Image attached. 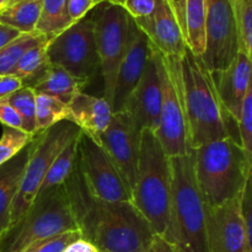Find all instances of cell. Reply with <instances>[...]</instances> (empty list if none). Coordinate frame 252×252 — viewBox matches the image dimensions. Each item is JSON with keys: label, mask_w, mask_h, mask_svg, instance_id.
Listing matches in <instances>:
<instances>
[{"label": "cell", "mask_w": 252, "mask_h": 252, "mask_svg": "<svg viewBox=\"0 0 252 252\" xmlns=\"http://www.w3.org/2000/svg\"><path fill=\"white\" fill-rule=\"evenodd\" d=\"M231 1H233V4H235V2L238 1V0H231Z\"/></svg>", "instance_id": "45"}, {"label": "cell", "mask_w": 252, "mask_h": 252, "mask_svg": "<svg viewBox=\"0 0 252 252\" xmlns=\"http://www.w3.org/2000/svg\"><path fill=\"white\" fill-rule=\"evenodd\" d=\"M172 175L171 204L166 239L177 252H209L206 202L194 174L193 150L170 158Z\"/></svg>", "instance_id": "2"}, {"label": "cell", "mask_w": 252, "mask_h": 252, "mask_svg": "<svg viewBox=\"0 0 252 252\" xmlns=\"http://www.w3.org/2000/svg\"><path fill=\"white\" fill-rule=\"evenodd\" d=\"M155 49L161 83V107L155 135L167 157H182L189 154L192 149L185 106L181 58L164 56L159 49Z\"/></svg>", "instance_id": "7"}, {"label": "cell", "mask_w": 252, "mask_h": 252, "mask_svg": "<svg viewBox=\"0 0 252 252\" xmlns=\"http://www.w3.org/2000/svg\"><path fill=\"white\" fill-rule=\"evenodd\" d=\"M181 73L191 149L223 138L238 139L231 127L238 125L221 107L211 73L189 48L181 58Z\"/></svg>", "instance_id": "3"}, {"label": "cell", "mask_w": 252, "mask_h": 252, "mask_svg": "<svg viewBox=\"0 0 252 252\" xmlns=\"http://www.w3.org/2000/svg\"><path fill=\"white\" fill-rule=\"evenodd\" d=\"M106 2H110V4H115V5H121V6H123V4H125L126 0H105Z\"/></svg>", "instance_id": "44"}, {"label": "cell", "mask_w": 252, "mask_h": 252, "mask_svg": "<svg viewBox=\"0 0 252 252\" xmlns=\"http://www.w3.org/2000/svg\"><path fill=\"white\" fill-rule=\"evenodd\" d=\"M43 0H14L0 11V22L20 33H33L41 15Z\"/></svg>", "instance_id": "24"}, {"label": "cell", "mask_w": 252, "mask_h": 252, "mask_svg": "<svg viewBox=\"0 0 252 252\" xmlns=\"http://www.w3.org/2000/svg\"><path fill=\"white\" fill-rule=\"evenodd\" d=\"M78 166L89 193L102 202H132V191L103 148L81 133Z\"/></svg>", "instance_id": "11"}, {"label": "cell", "mask_w": 252, "mask_h": 252, "mask_svg": "<svg viewBox=\"0 0 252 252\" xmlns=\"http://www.w3.org/2000/svg\"><path fill=\"white\" fill-rule=\"evenodd\" d=\"M69 122L74 123L83 134L100 144V138L112 120V108L103 97L80 93L69 103Z\"/></svg>", "instance_id": "19"}, {"label": "cell", "mask_w": 252, "mask_h": 252, "mask_svg": "<svg viewBox=\"0 0 252 252\" xmlns=\"http://www.w3.org/2000/svg\"><path fill=\"white\" fill-rule=\"evenodd\" d=\"M64 185L84 240L98 252H148L157 234L132 202L94 198L78 164Z\"/></svg>", "instance_id": "1"}, {"label": "cell", "mask_w": 252, "mask_h": 252, "mask_svg": "<svg viewBox=\"0 0 252 252\" xmlns=\"http://www.w3.org/2000/svg\"><path fill=\"white\" fill-rule=\"evenodd\" d=\"M73 25L69 16L66 0H43L41 15L34 32L51 41Z\"/></svg>", "instance_id": "26"}, {"label": "cell", "mask_w": 252, "mask_h": 252, "mask_svg": "<svg viewBox=\"0 0 252 252\" xmlns=\"http://www.w3.org/2000/svg\"><path fill=\"white\" fill-rule=\"evenodd\" d=\"M81 134V133H80ZM79 138H74L63 150L58 154V157L52 162L51 167L47 171L42 182L37 196L49 191V189L58 187L65 184L66 180L70 177L71 172L74 171L78 162V149H79Z\"/></svg>", "instance_id": "25"}, {"label": "cell", "mask_w": 252, "mask_h": 252, "mask_svg": "<svg viewBox=\"0 0 252 252\" xmlns=\"http://www.w3.org/2000/svg\"><path fill=\"white\" fill-rule=\"evenodd\" d=\"M70 230H80L65 185L34 198L29 211L0 240V252H22L38 240Z\"/></svg>", "instance_id": "6"}, {"label": "cell", "mask_w": 252, "mask_h": 252, "mask_svg": "<svg viewBox=\"0 0 252 252\" xmlns=\"http://www.w3.org/2000/svg\"><path fill=\"white\" fill-rule=\"evenodd\" d=\"M22 88V81L12 75L2 76L0 79V100L7 97L10 94Z\"/></svg>", "instance_id": "38"}, {"label": "cell", "mask_w": 252, "mask_h": 252, "mask_svg": "<svg viewBox=\"0 0 252 252\" xmlns=\"http://www.w3.org/2000/svg\"><path fill=\"white\" fill-rule=\"evenodd\" d=\"M47 43L48 42H42L27 49L10 73V75L22 81V86L32 88L51 66L47 54Z\"/></svg>", "instance_id": "23"}, {"label": "cell", "mask_w": 252, "mask_h": 252, "mask_svg": "<svg viewBox=\"0 0 252 252\" xmlns=\"http://www.w3.org/2000/svg\"><path fill=\"white\" fill-rule=\"evenodd\" d=\"M161 107V83L158 68L157 49L150 43V53L144 74L132 95L125 111L130 116L139 133L144 129L157 130Z\"/></svg>", "instance_id": "15"}, {"label": "cell", "mask_w": 252, "mask_h": 252, "mask_svg": "<svg viewBox=\"0 0 252 252\" xmlns=\"http://www.w3.org/2000/svg\"><path fill=\"white\" fill-rule=\"evenodd\" d=\"M140 134L130 116L122 111L113 113L107 129L100 138V145L120 170L130 191L137 180Z\"/></svg>", "instance_id": "13"}, {"label": "cell", "mask_w": 252, "mask_h": 252, "mask_svg": "<svg viewBox=\"0 0 252 252\" xmlns=\"http://www.w3.org/2000/svg\"><path fill=\"white\" fill-rule=\"evenodd\" d=\"M0 122L4 127L22 130V120L17 111L5 98L0 100Z\"/></svg>", "instance_id": "37"}, {"label": "cell", "mask_w": 252, "mask_h": 252, "mask_svg": "<svg viewBox=\"0 0 252 252\" xmlns=\"http://www.w3.org/2000/svg\"><path fill=\"white\" fill-rule=\"evenodd\" d=\"M33 149L34 139L16 157L0 165V240L10 229L12 203L19 192L25 170Z\"/></svg>", "instance_id": "20"}, {"label": "cell", "mask_w": 252, "mask_h": 252, "mask_svg": "<svg viewBox=\"0 0 252 252\" xmlns=\"http://www.w3.org/2000/svg\"><path fill=\"white\" fill-rule=\"evenodd\" d=\"M80 133L81 130L74 123L63 121L36 135L34 149L30 157L19 192L12 203L10 228L22 218L33 203L54 159L74 138L80 135Z\"/></svg>", "instance_id": "8"}, {"label": "cell", "mask_w": 252, "mask_h": 252, "mask_svg": "<svg viewBox=\"0 0 252 252\" xmlns=\"http://www.w3.org/2000/svg\"><path fill=\"white\" fill-rule=\"evenodd\" d=\"M2 78V76H0V79H1Z\"/></svg>", "instance_id": "46"}, {"label": "cell", "mask_w": 252, "mask_h": 252, "mask_svg": "<svg viewBox=\"0 0 252 252\" xmlns=\"http://www.w3.org/2000/svg\"><path fill=\"white\" fill-rule=\"evenodd\" d=\"M5 100L17 111L22 120V130L29 134L37 135L36 121V93L32 88L22 86L10 94Z\"/></svg>", "instance_id": "28"}, {"label": "cell", "mask_w": 252, "mask_h": 252, "mask_svg": "<svg viewBox=\"0 0 252 252\" xmlns=\"http://www.w3.org/2000/svg\"><path fill=\"white\" fill-rule=\"evenodd\" d=\"M240 209L248 239V252H252V164L245 187L240 194Z\"/></svg>", "instance_id": "34"}, {"label": "cell", "mask_w": 252, "mask_h": 252, "mask_svg": "<svg viewBox=\"0 0 252 252\" xmlns=\"http://www.w3.org/2000/svg\"><path fill=\"white\" fill-rule=\"evenodd\" d=\"M206 217L209 252H248L240 197L218 207L206 204Z\"/></svg>", "instance_id": "14"}, {"label": "cell", "mask_w": 252, "mask_h": 252, "mask_svg": "<svg viewBox=\"0 0 252 252\" xmlns=\"http://www.w3.org/2000/svg\"><path fill=\"white\" fill-rule=\"evenodd\" d=\"M150 53V41L137 26L134 19L130 26L129 43L116 76L111 108L113 113L125 111L127 101L139 84Z\"/></svg>", "instance_id": "16"}, {"label": "cell", "mask_w": 252, "mask_h": 252, "mask_svg": "<svg viewBox=\"0 0 252 252\" xmlns=\"http://www.w3.org/2000/svg\"><path fill=\"white\" fill-rule=\"evenodd\" d=\"M51 64L62 66L84 84L100 70L94 17H84L47 43Z\"/></svg>", "instance_id": "9"}, {"label": "cell", "mask_w": 252, "mask_h": 252, "mask_svg": "<svg viewBox=\"0 0 252 252\" xmlns=\"http://www.w3.org/2000/svg\"><path fill=\"white\" fill-rule=\"evenodd\" d=\"M14 0H0V11H2L4 9H6L9 5H11V2Z\"/></svg>", "instance_id": "43"}, {"label": "cell", "mask_w": 252, "mask_h": 252, "mask_svg": "<svg viewBox=\"0 0 252 252\" xmlns=\"http://www.w3.org/2000/svg\"><path fill=\"white\" fill-rule=\"evenodd\" d=\"M197 185L208 207L240 197L252 157L235 138H223L193 149Z\"/></svg>", "instance_id": "4"}, {"label": "cell", "mask_w": 252, "mask_h": 252, "mask_svg": "<svg viewBox=\"0 0 252 252\" xmlns=\"http://www.w3.org/2000/svg\"><path fill=\"white\" fill-rule=\"evenodd\" d=\"M123 7L133 19H142L154 11L155 0H126Z\"/></svg>", "instance_id": "36"}, {"label": "cell", "mask_w": 252, "mask_h": 252, "mask_svg": "<svg viewBox=\"0 0 252 252\" xmlns=\"http://www.w3.org/2000/svg\"><path fill=\"white\" fill-rule=\"evenodd\" d=\"M69 106L46 94H36L37 133L47 130L63 121H69Z\"/></svg>", "instance_id": "27"}, {"label": "cell", "mask_w": 252, "mask_h": 252, "mask_svg": "<svg viewBox=\"0 0 252 252\" xmlns=\"http://www.w3.org/2000/svg\"><path fill=\"white\" fill-rule=\"evenodd\" d=\"M234 7L238 21L240 52L252 63V0H238Z\"/></svg>", "instance_id": "30"}, {"label": "cell", "mask_w": 252, "mask_h": 252, "mask_svg": "<svg viewBox=\"0 0 252 252\" xmlns=\"http://www.w3.org/2000/svg\"><path fill=\"white\" fill-rule=\"evenodd\" d=\"M20 34L22 33H20L17 30L12 29V27L10 26H6V25L0 22V49L4 48L5 46H7V44H9L10 42L14 41V39H16Z\"/></svg>", "instance_id": "39"}, {"label": "cell", "mask_w": 252, "mask_h": 252, "mask_svg": "<svg viewBox=\"0 0 252 252\" xmlns=\"http://www.w3.org/2000/svg\"><path fill=\"white\" fill-rule=\"evenodd\" d=\"M150 43L164 56L182 58L187 49L181 25L167 0H155L154 11L147 17L134 19Z\"/></svg>", "instance_id": "17"}, {"label": "cell", "mask_w": 252, "mask_h": 252, "mask_svg": "<svg viewBox=\"0 0 252 252\" xmlns=\"http://www.w3.org/2000/svg\"><path fill=\"white\" fill-rule=\"evenodd\" d=\"M85 85L86 84L76 79L62 66L51 64L46 74L32 86V89L36 94H46L69 105L78 94L83 93Z\"/></svg>", "instance_id": "21"}, {"label": "cell", "mask_w": 252, "mask_h": 252, "mask_svg": "<svg viewBox=\"0 0 252 252\" xmlns=\"http://www.w3.org/2000/svg\"><path fill=\"white\" fill-rule=\"evenodd\" d=\"M65 252H98V251L93 244L84 240V239H81V240L76 241V243H74L73 245L69 246V248L65 250Z\"/></svg>", "instance_id": "41"}, {"label": "cell", "mask_w": 252, "mask_h": 252, "mask_svg": "<svg viewBox=\"0 0 252 252\" xmlns=\"http://www.w3.org/2000/svg\"><path fill=\"white\" fill-rule=\"evenodd\" d=\"M238 134L240 144L252 157V75L238 121Z\"/></svg>", "instance_id": "33"}, {"label": "cell", "mask_w": 252, "mask_h": 252, "mask_svg": "<svg viewBox=\"0 0 252 252\" xmlns=\"http://www.w3.org/2000/svg\"><path fill=\"white\" fill-rule=\"evenodd\" d=\"M251 75L252 63L241 52L228 68L211 73L221 107L231 120L235 121L236 125L240 118L241 107L248 94Z\"/></svg>", "instance_id": "18"}, {"label": "cell", "mask_w": 252, "mask_h": 252, "mask_svg": "<svg viewBox=\"0 0 252 252\" xmlns=\"http://www.w3.org/2000/svg\"><path fill=\"white\" fill-rule=\"evenodd\" d=\"M171 5L172 10L175 11L177 20H179L180 25H181L182 32H184V21H185V1L186 0H167Z\"/></svg>", "instance_id": "42"}, {"label": "cell", "mask_w": 252, "mask_h": 252, "mask_svg": "<svg viewBox=\"0 0 252 252\" xmlns=\"http://www.w3.org/2000/svg\"><path fill=\"white\" fill-rule=\"evenodd\" d=\"M42 42H49V38L37 34L36 32L22 33L4 48L0 49V76L10 75L22 54L29 48Z\"/></svg>", "instance_id": "29"}, {"label": "cell", "mask_w": 252, "mask_h": 252, "mask_svg": "<svg viewBox=\"0 0 252 252\" xmlns=\"http://www.w3.org/2000/svg\"><path fill=\"white\" fill-rule=\"evenodd\" d=\"M148 252H177V250L166 239L160 235H155L152 246H150Z\"/></svg>", "instance_id": "40"}, {"label": "cell", "mask_w": 252, "mask_h": 252, "mask_svg": "<svg viewBox=\"0 0 252 252\" xmlns=\"http://www.w3.org/2000/svg\"><path fill=\"white\" fill-rule=\"evenodd\" d=\"M36 135L29 134L21 129L4 127L0 138V165L16 157L21 150L33 142Z\"/></svg>", "instance_id": "31"}, {"label": "cell", "mask_w": 252, "mask_h": 252, "mask_svg": "<svg viewBox=\"0 0 252 252\" xmlns=\"http://www.w3.org/2000/svg\"><path fill=\"white\" fill-rule=\"evenodd\" d=\"M238 21L231 0H207L206 47L199 57L208 71L228 68L238 54Z\"/></svg>", "instance_id": "12"}, {"label": "cell", "mask_w": 252, "mask_h": 252, "mask_svg": "<svg viewBox=\"0 0 252 252\" xmlns=\"http://www.w3.org/2000/svg\"><path fill=\"white\" fill-rule=\"evenodd\" d=\"M171 162L160 145L154 130L140 134L137 180L132 191V203L148 220L157 235L167 229L171 204Z\"/></svg>", "instance_id": "5"}, {"label": "cell", "mask_w": 252, "mask_h": 252, "mask_svg": "<svg viewBox=\"0 0 252 252\" xmlns=\"http://www.w3.org/2000/svg\"><path fill=\"white\" fill-rule=\"evenodd\" d=\"M207 0L185 1L184 36L187 48L197 57H202L206 47Z\"/></svg>", "instance_id": "22"}, {"label": "cell", "mask_w": 252, "mask_h": 252, "mask_svg": "<svg viewBox=\"0 0 252 252\" xmlns=\"http://www.w3.org/2000/svg\"><path fill=\"white\" fill-rule=\"evenodd\" d=\"M106 2L105 0H66L69 16L73 24L86 17L88 12L97 5Z\"/></svg>", "instance_id": "35"}, {"label": "cell", "mask_w": 252, "mask_h": 252, "mask_svg": "<svg viewBox=\"0 0 252 252\" xmlns=\"http://www.w3.org/2000/svg\"><path fill=\"white\" fill-rule=\"evenodd\" d=\"M132 20L125 7L110 2L94 17L96 47L103 78V98L110 105L118 68L129 43Z\"/></svg>", "instance_id": "10"}, {"label": "cell", "mask_w": 252, "mask_h": 252, "mask_svg": "<svg viewBox=\"0 0 252 252\" xmlns=\"http://www.w3.org/2000/svg\"><path fill=\"white\" fill-rule=\"evenodd\" d=\"M81 239L84 238L80 230L65 231V233L36 241L27 246L22 252H65L69 246Z\"/></svg>", "instance_id": "32"}]
</instances>
